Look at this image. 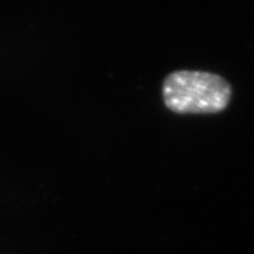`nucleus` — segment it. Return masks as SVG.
Wrapping results in <instances>:
<instances>
[{"label":"nucleus","mask_w":254,"mask_h":254,"mask_svg":"<svg viewBox=\"0 0 254 254\" xmlns=\"http://www.w3.org/2000/svg\"><path fill=\"white\" fill-rule=\"evenodd\" d=\"M232 97L224 78L202 71H177L163 85V99L168 110L179 114H213L224 111Z\"/></svg>","instance_id":"obj_1"}]
</instances>
